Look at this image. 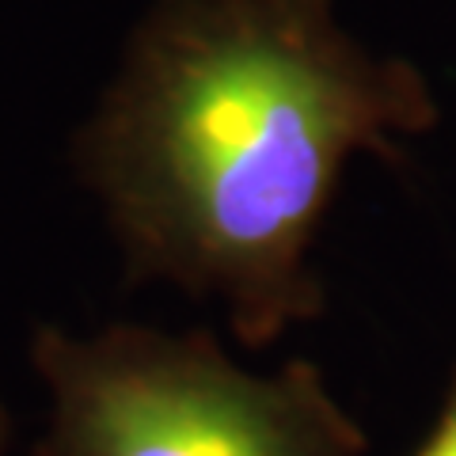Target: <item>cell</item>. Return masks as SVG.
<instances>
[{
	"mask_svg": "<svg viewBox=\"0 0 456 456\" xmlns=\"http://www.w3.org/2000/svg\"><path fill=\"white\" fill-rule=\"evenodd\" d=\"M434 126L426 73L335 0H152L73 156L130 281L209 297L263 350L323 312L312 248L346 164H399Z\"/></svg>",
	"mask_w": 456,
	"mask_h": 456,
	"instance_id": "cell-1",
	"label": "cell"
},
{
	"mask_svg": "<svg viewBox=\"0 0 456 456\" xmlns=\"http://www.w3.org/2000/svg\"><path fill=\"white\" fill-rule=\"evenodd\" d=\"M50 430L35 456H365L369 437L312 362L236 365L209 331L114 323L35 335Z\"/></svg>",
	"mask_w": 456,
	"mask_h": 456,
	"instance_id": "cell-2",
	"label": "cell"
},
{
	"mask_svg": "<svg viewBox=\"0 0 456 456\" xmlns=\"http://www.w3.org/2000/svg\"><path fill=\"white\" fill-rule=\"evenodd\" d=\"M415 456H456V369H452L445 403H441L437 419H434V430H430V437H426L422 445H419Z\"/></svg>",
	"mask_w": 456,
	"mask_h": 456,
	"instance_id": "cell-3",
	"label": "cell"
},
{
	"mask_svg": "<svg viewBox=\"0 0 456 456\" xmlns=\"http://www.w3.org/2000/svg\"><path fill=\"white\" fill-rule=\"evenodd\" d=\"M4 445H8V411L0 403V456H4Z\"/></svg>",
	"mask_w": 456,
	"mask_h": 456,
	"instance_id": "cell-4",
	"label": "cell"
}]
</instances>
